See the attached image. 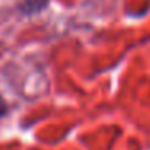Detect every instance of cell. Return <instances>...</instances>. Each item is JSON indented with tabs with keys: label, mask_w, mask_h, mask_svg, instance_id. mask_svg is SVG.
<instances>
[{
	"label": "cell",
	"mask_w": 150,
	"mask_h": 150,
	"mask_svg": "<svg viewBox=\"0 0 150 150\" xmlns=\"http://www.w3.org/2000/svg\"><path fill=\"white\" fill-rule=\"evenodd\" d=\"M50 7V0H21L16 4V13L24 18L40 15Z\"/></svg>",
	"instance_id": "1"
},
{
	"label": "cell",
	"mask_w": 150,
	"mask_h": 150,
	"mask_svg": "<svg viewBox=\"0 0 150 150\" xmlns=\"http://www.w3.org/2000/svg\"><path fill=\"white\" fill-rule=\"evenodd\" d=\"M8 113H10V105H8V102L5 100V97L0 92V120H4L5 116H8Z\"/></svg>",
	"instance_id": "2"
}]
</instances>
